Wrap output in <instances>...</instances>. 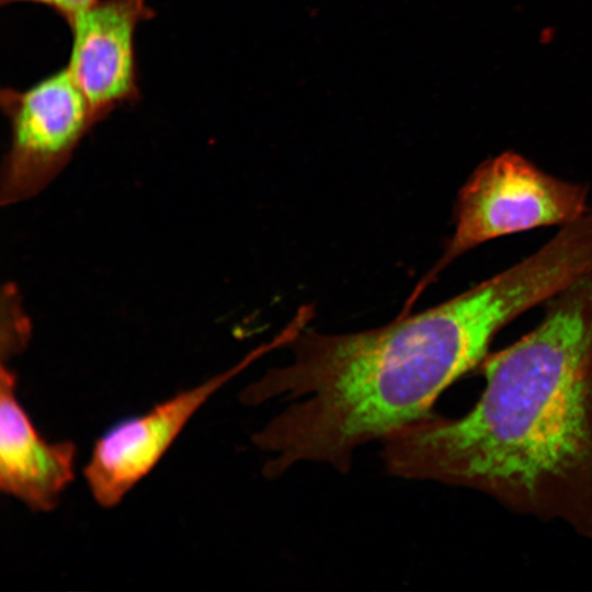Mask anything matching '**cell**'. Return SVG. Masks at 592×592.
Listing matches in <instances>:
<instances>
[{"label":"cell","mask_w":592,"mask_h":592,"mask_svg":"<svg viewBox=\"0 0 592 592\" xmlns=\"http://www.w3.org/2000/svg\"><path fill=\"white\" fill-rule=\"evenodd\" d=\"M486 387L458 419L385 439L396 477L479 488L569 519L592 504V273L547 300L542 322L485 363Z\"/></svg>","instance_id":"6da1fadb"},{"label":"cell","mask_w":592,"mask_h":592,"mask_svg":"<svg viewBox=\"0 0 592 592\" xmlns=\"http://www.w3.org/2000/svg\"><path fill=\"white\" fill-rule=\"evenodd\" d=\"M588 187L555 178L512 151L479 164L458 192L455 230L444 253L407 306L452 261L498 237L537 227L568 225L587 210Z\"/></svg>","instance_id":"7a4b0ae2"},{"label":"cell","mask_w":592,"mask_h":592,"mask_svg":"<svg viewBox=\"0 0 592 592\" xmlns=\"http://www.w3.org/2000/svg\"><path fill=\"white\" fill-rule=\"evenodd\" d=\"M0 104L11 127L0 203L11 206L44 191L100 121L67 67L26 90L2 89Z\"/></svg>","instance_id":"3957f363"},{"label":"cell","mask_w":592,"mask_h":592,"mask_svg":"<svg viewBox=\"0 0 592 592\" xmlns=\"http://www.w3.org/2000/svg\"><path fill=\"white\" fill-rule=\"evenodd\" d=\"M273 348L264 344L227 372L160 402L147 413L115 424L92 448L83 475L95 502L116 506L161 459L198 408L224 384Z\"/></svg>","instance_id":"277c9868"},{"label":"cell","mask_w":592,"mask_h":592,"mask_svg":"<svg viewBox=\"0 0 592 592\" xmlns=\"http://www.w3.org/2000/svg\"><path fill=\"white\" fill-rule=\"evenodd\" d=\"M153 15L146 0H98L69 25L67 68L99 121L139 99L134 35Z\"/></svg>","instance_id":"5b68a950"},{"label":"cell","mask_w":592,"mask_h":592,"mask_svg":"<svg viewBox=\"0 0 592 592\" xmlns=\"http://www.w3.org/2000/svg\"><path fill=\"white\" fill-rule=\"evenodd\" d=\"M16 375L1 362L0 489L31 510H54L75 478L76 445L43 439L15 394Z\"/></svg>","instance_id":"8992f818"},{"label":"cell","mask_w":592,"mask_h":592,"mask_svg":"<svg viewBox=\"0 0 592 592\" xmlns=\"http://www.w3.org/2000/svg\"><path fill=\"white\" fill-rule=\"evenodd\" d=\"M30 331L16 289L13 285L5 286L2 294L1 361H9L26 346Z\"/></svg>","instance_id":"52a82bcc"},{"label":"cell","mask_w":592,"mask_h":592,"mask_svg":"<svg viewBox=\"0 0 592 592\" xmlns=\"http://www.w3.org/2000/svg\"><path fill=\"white\" fill-rule=\"evenodd\" d=\"M98 0H0L2 5L14 2H33L46 5L58 13L69 25Z\"/></svg>","instance_id":"ba28073f"}]
</instances>
